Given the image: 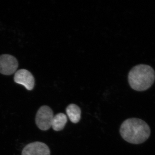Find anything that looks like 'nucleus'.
Returning a JSON list of instances; mask_svg holds the SVG:
<instances>
[{
    "label": "nucleus",
    "instance_id": "obj_3",
    "mask_svg": "<svg viewBox=\"0 0 155 155\" xmlns=\"http://www.w3.org/2000/svg\"><path fill=\"white\" fill-rule=\"evenodd\" d=\"M52 109L47 106H43L39 109L35 117L37 127L42 130H47L51 127L54 118Z\"/></svg>",
    "mask_w": 155,
    "mask_h": 155
},
{
    "label": "nucleus",
    "instance_id": "obj_1",
    "mask_svg": "<svg viewBox=\"0 0 155 155\" xmlns=\"http://www.w3.org/2000/svg\"><path fill=\"white\" fill-rule=\"evenodd\" d=\"M121 136L132 144H140L147 140L150 134V129L143 120L130 118L123 122L120 128Z\"/></svg>",
    "mask_w": 155,
    "mask_h": 155
},
{
    "label": "nucleus",
    "instance_id": "obj_5",
    "mask_svg": "<svg viewBox=\"0 0 155 155\" xmlns=\"http://www.w3.org/2000/svg\"><path fill=\"white\" fill-rule=\"evenodd\" d=\"M15 83L21 84L26 89L31 91L35 85V80L31 72L25 69L17 70L14 76Z\"/></svg>",
    "mask_w": 155,
    "mask_h": 155
},
{
    "label": "nucleus",
    "instance_id": "obj_4",
    "mask_svg": "<svg viewBox=\"0 0 155 155\" xmlns=\"http://www.w3.org/2000/svg\"><path fill=\"white\" fill-rule=\"evenodd\" d=\"M17 59L9 54L0 56V73L3 75H10L17 72L18 67Z\"/></svg>",
    "mask_w": 155,
    "mask_h": 155
},
{
    "label": "nucleus",
    "instance_id": "obj_6",
    "mask_svg": "<svg viewBox=\"0 0 155 155\" xmlns=\"http://www.w3.org/2000/svg\"><path fill=\"white\" fill-rule=\"evenodd\" d=\"M48 147L41 142H35L26 146L22 151V155H50Z\"/></svg>",
    "mask_w": 155,
    "mask_h": 155
},
{
    "label": "nucleus",
    "instance_id": "obj_8",
    "mask_svg": "<svg viewBox=\"0 0 155 155\" xmlns=\"http://www.w3.org/2000/svg\"><path fill=\"white\" fill-rule=\"evenodd\" d=\"M67 117L65 114L59 113L54 116L51 127L55 131H60L65 127L67 122Z\"/></svg>",
    "mask_w": 155,
    "mask_h": 155
},
{
    "label": "nucleus",
    "instance_id": "obj_7",
    "mask_svg": "<svg viewBox=\"0 0 155 155\" xmlns=\"http://www.w3.org/2000/svg\"><path fill=\"white\" fill-rule=\"evenodd\" d=\"M66 113L69 119L73 123L79 122L81 116V110L78 106L75 104H69L66 109Z\"/></svg>",
    "mask_w": 155,
    "mask_h": 155
},
{
    "label": "nucleus",
    "instance_id": "obj_2",
    "mask_svg": "<svg viewBox=\"0 0 155 155\" xmlns=\"http://www.w3.org/2000/svg\"><path fill=\"white\" fill-rule=\"evenodd\" d=\"M155 72L151 67L146 65L133 67L128 74L130 87L137 91H142L149 88L154 82Z\"/></svg>",
    "mask_w": 155,
    "mask_h": 155
}]
</instances>
